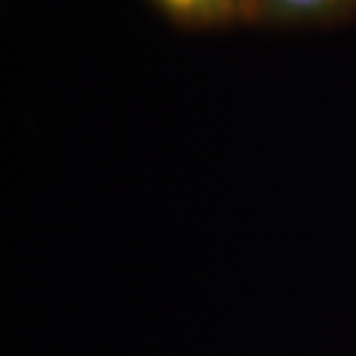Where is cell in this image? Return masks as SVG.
Masks as SVG:
<instances>
[{
	"mask_svg": "<svg viewBox=\"0 0 356 356\" xmlns=\"http://www.w3.org/2000/svg\"><path fill=\"white\" fill-rule=\"evenodd\" d=\"M277 10L284 14H294V17H315L338 7L347 5L350 0H270Z\"/></svg>",
	"mask_w": 356,
	"mask_h": 356,
	"instance_id": "cell-2",
	"label": "cell"
},
{
	"mask_svg": "<svg viewBox=\"0 0 356 356\" xmlns=\"http://www.w3.org/2000/svg\"><path fill=\"white\" fill-rule=\"evenodd\" d=\"M174 19L192 26H216L241 19L250 10V0H158Z\"/></svg>",
	"mask_w": 356,
	"mask_h": 356,
	"instance_id": "cell-1",
	"label": "cell"
}]
</instances>
